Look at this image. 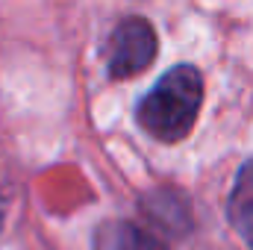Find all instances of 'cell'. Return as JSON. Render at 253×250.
I'll return each mask as SVG.
<instances>
[{"instance_id": "cell-1", "label": "cell", "mask_w": 253, "mask_h": 250, "mask_svg": "<svg viewBox=\"0 0 253 250\" xmlns=\"http://www.w3.org/2000/svg\"><path fill=\"white\" fill-rule=\"evenodd\" d=\"M203 106V74L194 65L183 62L165 71L156 85L138 100L135 121L138 126L153 135L156 141H183L197 124Z\"/></svg>"}, {"instance_id": "cell-2", "label": "cell", "mask_w": 253, "mask_h": 250, "mask_svg": "<svg viewBox=\"0 0 253 250\" xmlns=\"http://www.w3.org/2000/svg\"><path fill=\"white\" fill-rule=\"evenodd\" d=\"M159 53L156 30L141 15H126L115 24L106 42V74L109 80H129L150 68Z\"/></svg>"}, {"instance_id": "cell-3", "label": "cell", "mask_w": 253, "mask_h": 250, "mask_svg": "<svg viewBox=\"0 0 253 250\" xmlns=\"http://www.w3.org/2000/svg\"><path fill=\"white\" fill-rule=\"evenodd\" d=\"M94 250H171L165 242L153 239L141 227L129 221H109L97 227L94 233Z\"/></svg>"}, {"instance_id": "cell-4", "label": "cell", "mask_w": 253, "mask_h": 250, "mask_svg": "<svg viewBox=\"0 0 253 250\" xmlns=\"http://www.w3.org/2000/svg\"><path fill=\"white\" fill-rule=\"evenodd\" d=\"M227 212L239 236L253 248V159H248L236 174V186L230 191Z\"/></svg>"}]
</instances>
